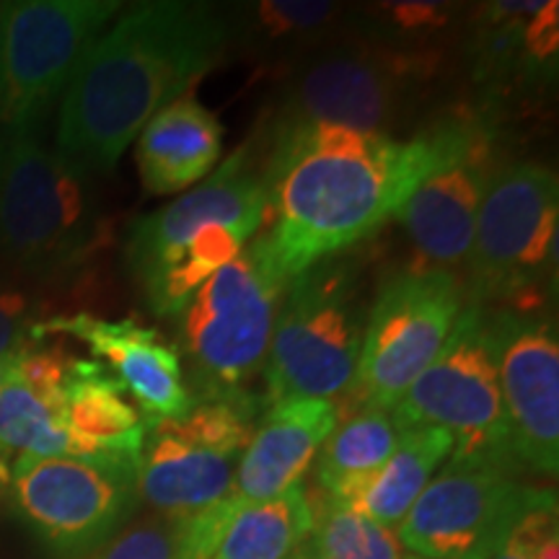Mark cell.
<instances>
[{"mask_svg":"<svg viewBox=\"0 0 559 559\" xmlns=\"http://www.w3.org/2000/svg\"><path fill=\"white\" fill-rule=\"evenodd\" d=\"M440 68V58L389 50L347 29L290 70L272 130L332 124L391 138Z\"/></svg>","mask_w":559,"mask_h":559,"instance_id":"8","label":"cell"},{"mask_svg":"<svg viewBox=\"0 0 559 559\" xmlns=\"http://www.w3.org/2000/svg\"><path fill=\"white\" fill-rule=\"evenodd\" d=\"M459 16L461 5L456 3H423V0L373 3L353 13V21L358 24L349 29L389 50L445 60V37Z\"/></svg>","mask_w":559,"mask_h":559,"instance_id":"27","label":"cell"},{"mask_svg":"<svg viewBox=\"0 0 559 559\" xmlns=\"http://www.w3.org/2000/svg\"><path fill=\"white\" fill-rule=\"evenodd\" d=\"M559 60L557 0H500L477 5L466 32V62L477 109L500 122L513 104L555 86Z\"/></svg>","mask_w":559,"mask_h":559,"instance_id":"16","label":"cell"},{"mask_svg":"<svg viewBox=\"0 0 559 559\" xmlns=\"http://www.w3.org/2000/svg\"><path fill=\"white\" fill-rule=\"evenodd\" d=\"M559 181L539 160H502L481 198L469 257L466 304L549 309L557 285Z\"/></svg>","mask_w":559,"mask_h":559,"instance_id":"6","label":"cell"},{"mask_svg":"<svg viewBox=\"0 0 559 559\" xmlns=\"http://www.w3.org/2000/svg\"><path fill=\"white\" fill-rule=\"evenodd\" d=\"M311 502L309 544L326 559H404L402 544L391 528L360 510L326 498Z\"/></svg>","mask_w":559,"mask_h":559,"instance_id":"29","label":"cell"},{"mask_svg":"<svg viewBox=\"0 0 559 559\" xmlns=\"http://www.w3.org/2000/svg\"><path fill=\"white\" fill-rule=\"evenodd\" d=\"M440 156L412 190L394 218L417 254V264L456 272L466 262L474 223L498 156V122L477 107L451 111L432 122Z\"/></svg>","mask_w":559,"mask_h":559,"instance_id":"12","label":"cell"},{"mask_svg":"<svg viewBox=\"0 0 559 559\" xmlns=\"http://www.w3.org/2000/svg\"><path fill=\"white\" fill-rule=\"evenodd\" d=\"M515 472L500 461L451 456L396 526V539L417 559H477L526 489Z\"/></svg>","mask_w":559,"mask_h":559,"instance_id":"15","label":"cell"},{"mask_svg":"<svg viewBox=\"0 0 559 559\" xmlns=\"http://www.w3.org/2000/svg\"><path fill=\"white\" fill-rule=\"evenodd\" d=\"M75 355L68 353L62 345L39 340L32 345L21 347L16 355V381L24 389H29L34 396L50 404L52 409H60L62 383H66L68 368Z\"/></svg>","mask_w":559,"mask_h":559,"instance_id":"31","label":"cell"},{"mask_svg":"<svg viewBox=\"0 0 559 559\" xmlns=\"http://www.w3.org/2000/svg\"><path fill=\"white\" fill-rule=\"evenodd\" d=\"M267 236H254L177 317L179 360L192 402L241 400L262 376L285 285Z\"/></svg>","mask_w":559,"mask_h":559,"instance_id":"5","label":"cell"},{"mask_svg":"<svg viewBox=\"0 0 559 559\" xmlns=\"http://www.w3.org/2000/svg\"><path fill=\"white\" fill-rule=\"evenodd\" d=\"M349 13L340 3L319 0H260L243 3L230 21V41L260 66L290 70L330 41L340 39Z\"/></svg>","mask_w":559,"mask_h":559,"instance_id":"22","label":"cell"},{"mask_svg":"<svg viewBox=\"0 0 559 559\" xmlns=\"http://www.w3.org/2000/svg\"><path fill=\"white\" fill-rule=\"evenodd\" d=\"M66 428L109 461L138 464L145 419L128 402V391L99 360L73 358L60 394Z\"/></svg>","mask_w":559,"mask_h":559,"instance_id":"21","label":"cell"},{"mask_svg":"<svg viewBox=\"0 0 559 559\" xmlns=\"http://www.w3.org/2000/svg\"><path fill=\"white\" fill-rule=\"evenodd\" d=\"M9 487H11V464H9V459L0 453V500L5 498Z\"/></svg>","mask_w":559,"mask_h":559,"instance_id":"34","label":"cell"},{"mask_svg":"<svg viewBox=\"0 0 559 559\" xmlns=\"http://www.w3.org/2000/svg\"><path fill=\"white\" fill-rule=\"evenodd\" d=\"M489 547L506 549L519 559H559V508L555 489H523L508 526Z\"/></svg>","mask_w":559,"mask_h":559,"instance_id":"30","label":"cell"},{"mask_svg":"<svg viewBox=\"0 0 559 559\" xmlns=\"http://www.w3.org/2000/svg\"><path fill=\"white\" fill-rule=\"evenodd\" d=\"M239 459L181 438L164 419L145 423L135 469L138 500L148 502L156 515L166 519L205 513L234 495Z\"/></svg>","mask_w":559,"mask_h":559,"instance_id":"19","label":"cell"},{"mask_svg":"<svg viewBox=\"0 0 559 559\" xmlns=\"http://www.w3.org/2000/svg\"><path fill=\"white\" fill-rule=\"evenodd\" d=\"M11 451L41 459L109 461L66 428L60 409H52L21 383H9L0 391V453L9 456Z\"/></svg>","mask_w":559,"mask_h":559,"instance_id":"28","label":"cell"},{"mask_svg":"<svg viewBox=\"0 0 559 559\" xmlns=\"http://www.w3.org/2000/svg\"><path fill=\"white\" fill-rule=\"evenodd\" d=\"M3 16L5 3H0V117H3Z\"/></svg>","mask_w":559,"mask_h":559,"instance_id":"35","label":"cell"},{"mask_svg":"<svg viewBox=\"0 0 559 559\" xmlns=\"http://www.w3.org/2000/svg\"><path fill=\"white\" fill-rule=\"evenodd\" d=\"M404 428L391 409H355L345 415L324 440L317 464V487L330 495L342 481L379 472L396 451Z\"/></svg>","mask_w":559,"mask_h":559,"instance_id":"26","label":"cell"},{"mask_svg":"<svg viewBox=\"0 0 559 559\" xmlns=\"http://www.w3.org/2000/svg\"><path fill=\"white\" fill-rule=\"evenodd\" d=\"M117 0H16L3 16V117L13 132H34L66 91L83 55L104 34Z\"/></svg>","mask_w":559,"mask_h":559,"instance_id":"13","label":"cell"},{"mask_svg":"<svg viewBox=\"0 0 559 559\" xmlns=\"http://www.w3.org/2000/svg\"><path fill=\"white\" fill-rule=\"evenodd\" d=\"M340 423V409L324 400H285L264 407L234 477V498L267 502L304 481L324 440Z\"/></svg>","mask_w":559,"mask_h":559,"instance_id":"18","label":"cell"},{"mask_svg":"<svg viewBox=\"0 0 559 559\" xmlns=\"http://www.w3.org/2000/svg\"><path fill=\"white\" fill-rule=\"evenodd\" d=\"M267 218V190L249 145L200 185L130 228L124 264L148 309L177 319L215 272L254 239Z\"/></svg>","mask_w":559,"mask_h":559,"instance_id":"3","label":"cell"},{"mask_svg":"<svg viewBox=\"0 0 559 559\" xmlns=\"http://www.w3.org/2000/svg\"><path fill=\"white\" fill-rule=\"evenodd\" d=\"M391 412L404 430L451 432L453 459H489L519 469L502 412L489 309L464 306L440 353Z\"/></svg>","mask_w":559,"mask_h":559,"instance_id":"10","label":"cell"},{"mask_svg":"<svg viewBox=\"0 0 559 559\" xmlns=\"http://www.w3.org/2000/svg\"><path fill=\"white\" fill-rule=\"evenodd\" d=\"M223 128L194 96H179L156 111L138 135V171L145 192L177 194L192 190L215 169Z\"/></svg>","mask_w":559,"mask_h":559,"instance_id":"20","label":"cell"},{"mask_svg":"<svg viewBox=\"0 0 559 559\" xmlns=\"http://www.w3.org/2000/svg\"><path fill=\"white\" fill-rule=\"evenodd\" d=\"M52 334L81 340L135 400L145 423L181 417L192 407L177 345L153 326L138 324L135 319L111 321L94 313H73L37 321L32 340L39 342Z\"/></svg>","mask_w":559,"mask_h":559,"instance_id":"17","label":"cell"},{"mask_svg":"<svg viewBox=\"0 0 559 559\" xmlns=\"http://www.w3.org/2000/svg\"><path fill=\"white\" fill-rule=\"evenodd\" d=\"M290 559H326V557H321V555H319V551L311 547V544H309V539H306V544H304V547H300V549L296 551V555H293Z\"/></svg>","mask_w":559,"mask_h":559,"instance_id":"37","label":"cell"},{"mask_svg":"<svg viewBox=\"0 0 559 559\" xmlns=\"http://www.w3.org/2000/svg\"><path fill=\"white\" fill-rule=\"evenodd\" d=\"M3 164H5V140L0 135V174H3Z\"/></svg>","mask_w":559,"mask_h":559,"instance_id":"38","label":"cell"},{"mask_svg":"<svg viewBox=\"0 0 559 559\" xmlns=\"http://www.w3.org/2000/svg\"><path fill=\"white\" fill-rule=\"evenodd\" d=\"M464 306L466 293L459 272L417 262L391 272L368 306L345 415L394 407L440 353Z\"/></svg>","mask_w":559,"mask_h":559,"instance_id":"9","label":"cell"},{"mask_svg":"<svg viewBox=\"0 0 559 559\" xmlns=\"http://www.w3.org/2000/svg\"><path fill=\"white\" fill-rule=\"evenodd\" d=\"M230 47V21L210 3L148 0L120 13L62 91L58 156L107 174L166 104L187 96Z\"/></svg>","mask_w":559,"mask_h":559,"instance_id":"2","label":"cell"},{"mask_svg":"<svg viewBox=\"0 0 559 559\" xmlns=\"http://www.w3.org/2000/svg\"><path fill=\"white\" fill-rule=\"evenodd\" d=\"M311 534V502L304 481L275 500L239 506L210 559H290Z\"/></svg>","mask_w":559,"mask_h":559,"instance_id":"24","label":"cell"},{"mask_svg":"<svg viewBox=\"0 0 559 559\" xmlns=\"http://www.w3.org/2000/svg\"><path fill=\"white\" fill-rule=\"evenodd\" d=\"M88 179L34 132L9 138L0 174V247L21 272L60 283L107 247L109 226Z\"/></svg>","mask_w":559,"mask_h":559,"instance_id":"7","label":"cell"},{"mask_svg":"<svg viewBox=\"0 0 559 559\" xmlns=\"http://www.w3.org/2000/svg\"><path fill=\"white\" fill-rule=\"evenodd\" d=\"M440 156L432 122L409 140L332 124L270 132L267 236L285 277L347 254L396 215Z\"/></svg>","mask_w":559,"mask_h":559,"instance_id":"1","label":"cell"},{"mask_svg":"<svg viewBox=\"0 0 559 559\" xmlns=\"http://www.w3.org/2000/svg\"><path fill=\"white\" fill-rule=\"evenodd\" d=\"M412 559H417V557H412Z\"/></svg>","mask_w":559,"mask_h":559,"instance_id":"39","label":"cell"},{"mask_svg":"<svg viewBox=\"0 0 559 559\" xmlns=\"http://www.w3.org/2000/svg\"><path fill=\"white\" fill-rule=\"evenodd\" d=\"M453 453L451 432L440 428H412L379 472L342 481L321 498L345 502L381 526H400L423 489L438 474V466Z\"/></svg>","mask_w":559,"mask_h":559,"instance_id":"23","label":"cell"},{"mask_svg":"<svg viewBox=\"0 0 559 559\" xmlns=\"http://www.w3.org/2000/svg\"><path fill=\"white\" fill-rule=\"evenodd\" d=\"M510 451L519 466L557 477L559 334L549 309H489Z\"/></svg>","mask_w":559,"mask_h":559,"instance_id":"14","label":"cell"},{"mask_svg":"<svg viewBox=\"0 0 559 559\" xmlns=\"http://www.w3.org/2000/svg\"><path fill=\"white\" fill-rule=\"evenodd\" d=\"M16 355L19 353L0 355V391L9 386V383L16 381Z\"/></svg>","mask_w":559,"mask_h":559,"instance_id":"33","label":"cell"},{"mask_svg":"<svg viewBox=\"0 0 559 559\" xmlns=\"http://www.w3.org/2000/svg\"><path fill=\"white\" fill-rule=\"evenodd\" d=\"M366 319L362 262L353 251L290 277L262 368L264 407L285 400H345Z\"/></svg>","mask_w":559,"mask_h":559,"instance_id":"4","label":"cell"},{"mask_svg":"<svg viewBox=\"0 0 559 559\" xmlns=\"http://www.w3.org/2000/svg\"><path fill=\"white\" fill-rule=\"evenodd\" d=\"M234 498L190 519L151 515L132 523L91 555V559H210L234 519Z\"/></svg>","mask_w":559,"mask_h":559,"instance_id":"25","label":"cell"},{"mask_svg":"<svg viewBox=\"0 0 559 559\" xmlns=\"http://www.w3.org/2000/svg\"><path fill=\"white\" fill-rule=\"evenodd\" d=\"M135 469L132 461L21 453L11 469L13 510L55 557L88 555L107 544L135 510Z\"/></svg>","mask_w":559,"mask_h":559,"instance_id":"11","label":"cell"},{"mask_svg":"<svg viewBox=\"0 0 559 559\" xmlns=\"http://www.w3.org/2000/svg\"><path fill=\"white\" fill-rule=\"evenodd\" d=\"M37 321L32 300L11 285L0 283V355L19 353L21 347L32 345Z\"/></svg>","mask_w":559,"mask_h":559,"instance_id":"32","label":"cell"},{"mask_svg":"<svg viewBox=\"0 0 559 559\" xmlns=\"http://www.w3.org/2000/svg\"><path fill=\"white\" fill-rule=\"evenodd\" d=\"M477 559H519V557H513V555H510V551L500 549V547H489V549L481 551Z\"/></svg>","mask_w":559,"mask_h":559,"instance_id":"36","label":"cell"}]
</instances>
